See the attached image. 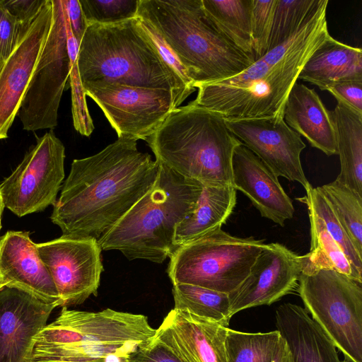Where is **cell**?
<instances>
[{
	"label": "cell",
	"instance_id": "7402d4cb",
	"mask_svg": "<svg viewBox=\"0 0 362 362\" xmlns=\"http://www.w3.org/2000/svg\"><path fill=\"white\" fill-rule=\"evenodd\" d=\"M284 119L287 125L327 156L337 154L332 111L313 88L296 82L286 102Z\"/></svg>",
	"mask_w": 362,
	"mask_h": 362
},
{
	"label": "cell",
	"instance_id": "ba28073f",
	"mask_svg": "<svg viewBox=\"0 0 362 362\" xmlns=\"http://www.w3.org/2000/svg\"><path fill=\"white\" fill-rule=\"evenodd\" d=\"M298 292L312 319L344 356L362 362V282L334 269L301 272Z\"/></svg>",
	"mask_w": 362,
	"mask_h": 362
},
{
	"label": "cell",
	"instance_id": "4316f807",
	"mask_svg": "<svg viewBox=\"0 0 362 362\" xmlns=\"http://www.w3.org/2000/svg\"><path fill=\"white\" fill-rule=\"evenodd\" d=\"M202 3L217 29L254 59L251 37L252 0H202Z\"/></svg>",
	"mask_w": 362,
	"mask_h": 362
},
{
	"label": "cell",
	"instance_id": "e575fe53",
	"mask_svg": "<svg viewBox=\"0 0 362 362\" xmlns=\"http://www.w3.org/2000/svg\"><path fill=\"white\" fill-rule=\"evenodd\" d=\"M130 362H189L159 328L130 355Z\"/></svg>",
	"mask_w": 362,
	"mask_h": 362
},
{
	"label": "cell",
	"instance_id": "4dcf8cb0",
	"mask_svg": "<svg viewBox=\"0 0 362 362\" xmlns=\"http://www.w3.org/2000/svg\"><path fill=\"white\" fill-rule=\"evenodd\" d=\"M321 1L322 0H276L269 50L290 38Z\"/></svg>",
	"mask_w": 362,
	"mask_h": 362
},
{
	"label": "cell",
	"instance_id": "7bdbcfd3",
	"mask_svg": "<svg viewBox=\"0 0 362 362\" xmlns=\"http://www.w3.org/2000/svg\"><path fill=\"white\" fill-rule=\"evenodd\" d=\"M5 286H6V284L4 282V281L2 279H0V290Z\"/></svg>",
	"mask_w": 362,
	"mask_h": 362
},
{
	"label": "cell",
	"instance_id": "30bf717a",
	"mask_svg": "<svg viewBox=\"0 0 362 362\" xmlns=\"http://www.w3.org/2000/svg\"><path fill=\"white\" fill-rule=\"evenodd\" d=\"M156 331L143 315L109 308L88 312L62 307L55 320L33 337L30 356L52 349L88 344H145Z\"/></svg>",
	"mask_w": 362,
	"mask_h": 362
},
{
	"label": "cell",
	"instance_id": "44dd1931",
	"mask_svg": "<svg viewBox=\"0 0 362 362\" xmlns=\"http://www.w3.org/2000/svg\"><path fill=\"white\" fill-rule=\"evenodd\" d=\"M275 319L292 362H341L332 341L305 308L284 303L276 309Z\"/></svg>",
	"mask_w": 362,
	"mask_h": 362
},
{
	"label": "cell",
	"instance_id": "7c38bea8",
	"mask_svg": "<svg viewBox=\"0 0 362 362\" xmlns=\"http://www.w3.org/2000/svg\"><path fill=\"white\" fill-rule=\"evenodd\" d=\"M83 88L102 110L118 138L136 141H146L185 100L161 88L119 83L90 84Z\"/></svg>",
	"mask_w": 362,
	"mask_h": 362
},
{
	"label": "cell",
	"instance_id": "5bb4252c",
	"mask_svg": "<svg viewBox=\"0 0 362 362\" xmlns=\"http://www.w3.org/2000/svg\"><path fill=\"white\" fill-rule=\"evenodd\" d=\"M225 120L231 133L278 177L300 183L305 191L313 187L300 161V153L306 145L287 125L284 115Z\"/></svg>",
	"mask_w": 362,
	"mask_h": 362
},
{
	"label": "cell",
	"instance_id": "836d02e7",
	"mask_svg": "<svg viewBox=\"0 0 362 362\" xmlns=\"http://www.w3.org/2000/svg\"><path fill=\"white\" fill-rule=\"evenodd\" d=\"M276 0H252L251 37L255 61L269 50Z\"/></svg>",
	"mask_w": 362,
	"mask_h": 362
},
{
	"label": "cell",
	"instance_id": "3957f363",
	"mask_svg": "<svg viewBox=\"0 0 362 362\" xmlns=\"http://www.w3.org/2000/svg\"><path fill=\"white\" fill-rule=\"evenodd\" d=\"M76 64L83 87L119 83L161 88L185 100L194 91L165 62L137 16L114 24L88 25Z\"/></svg>",
	"mask_w": 362,
	"mask_h": 362
},
{
	"label": "cell",
	"instance_id": "5b68a950",
	"mask_svg": "<svg viewBox=\"0 0 362 362\" xmlns=\"http://www.w3.org/2000/svg\"><path fill=\"white\" fill-rule=\"evenodd\" d=\"M156 160L203 186H233V157L243 144L225 118L192 105L177 107L146 141Z\"/></svg>",
	"mask_w": 362,
	"mask_h": 362
},
{
	"label": "cell",
	"instance_id": "ffe728a7",
	"mask_svg": "<svg viewBox=\"0 0 362 362\" xmlns=\"http://www.w3.org/2000/svg\"><path fill=\"white\" fill-rule=\"evenodd\" d=\"M158 328L189 362H227V327L173 308Z\"/></svg>",
	"mask_w": 362,
	"mask_h": 362
},
{
	"label": "cell",
	"instance_id": "603a6c76",
	"mask_svg": "<svg viewBox=\"0 0 362 362\" xmlns=\"http://www.w3.org/2000/svg\"><path fill=\"white\" fill-rule=\"evenodd\" d=\"M362 78V50L330 36L315 49L303 66L298 79L322 90L341 81Z\"/></svg>",
	"mask_w": 362,
	"mask_h": 362
},
{
	"label": "cell",
	"instance_id": "ab89813d",
	"mask_svg": "<svg viewBox=\"0 0 362 362\" xmlns=\"http://www.w3.org/2000/svg\"><path fill=\"white\" fill-rule=\"evenodd\" d=\"M71 32L80 45L88 27L78 0H62Z\"/></svg>",
	"mask_w": 362,
	"mask_h": 362
},
{
	"label": "cell",
	"instance_id": "60d3db41",
	"mask_svg": "<svg viewBox=\"0 0 362 362\" xmlns=\"http://www.w3.org/2000/svg\"><path fill=\"white\" fill-rule=\"evenodd\" d=\"M271 362H292L289 349L281 336Z\"/></svg>",
	"mask_w": 362,
	"mask_h": 362
},
{
	"label": "cell",
	"instance_id": "b9f144b4",
	"mask_svg": "<svg viewBox=\"0 0 362 362\" xmlns=\"http://www.w3.org/2000/svg\"><path fill=\"white\" fill-rule=\"evenodd\" d=\"M5 208V204L4 202V199L1 194V192L0 191V230L1 228V216L4 211V209Z\"/></svg>",
	"mask_w": 362,
	"mask_h": 362
},
{
	"label": "cell",
	"instance_id": "cb8c5ba5",
	"mask_svg": "<svg viewBox=\"0 0 362 362\" xmlns=\"http://www.w3.org/2000/svg\"><path fill=\"white\" fill-rule=\"evenodd\" d=\"M236 204L233 186H203L194 209L176 226L174 244L178 247L221 228Z\"/></svg>",
	"mask_w": 362,
	"mask_h": 362
},
{
	"label": "cell",
	"instance_id": "d4e9b609",
	"mask_svg": "<svg viewBox=\"0 0 362 362\" xmlns=\"http://www.w3.org/2000/svg\"><path fill=\"white\" fill-rule=\"evenodd\" d=\"M337 100L332 115L341 170L335 180L362 196V112Z\"/></svg>",
	"mask_w": 362,
	"mask_h": 362
},
{
	"label": "cell",
	"instance_id": "83f0119b",
	"mask_svg": "<svg viewBox=\"0 0 362 362\" xmlns=\"http://www.w3.org/2000/svg\"><path fill=\"white\" fill-rule=\"evenodd\" d=\"M172 293L174 309L228 327L232 317L228 293L187 284H173Z\"/></svg>",
	"mask_w": 362,
	"mask_h": 362
},
{
	"label": "cell",
	"instance_id": "4fadbf2b",
	"mask_svg": "<svg viewBox=\"0 0 362 362\" xmlns=\"http://www.w3.org/2000/svg\"><path fill=\"white\" fill-rule=\"evenodd\" d=\"M36 247L52 276L61 307L81 304L90 296H97L104 269L96 239L62 235L36 243Z\"/></svg>",
	"mask_w": 362,
	"mask_h": 362
},
{
	"label": "cell",
	"instance_id": "277c9868",
	"mask_svg": "<svg viewBox=\"0 0 362 362\" xmlns=\"http://www.w3.org/2000/svg\"><path fill=\"white\" fill-rule=\"evenodd\" d=\"M136 16L168 47L194 88L234 76L255 62L217 29L202 0H140Z\"/></svg>",
	"mask_w": 362,
	"mask_h": 362
},
{
	"label": "cell",
	"instance_id": "f1b7e54d",
	"mask_svg": "<svg viewBox=\"0 0 362 362\" xmlns=\"http://www.w3.org/2000/svg\"><path fill=\"white\" fill-rule=\"evenodd\" d=\"M317 188L362 256V196L337 180Z\"/></svg>",
	"mask_w": 362,
	"mask_h": 362
},
{
	"label": "cell",
	"instance_id": "9c48e42d",
	"mask_svg": "<svg viewBox=\"0 0 362 362\" xmlns=\"http://www.w3.org/2000/svg\"><path fill=\"white\" fill-rule=\"evenodd\" d=\"M52 25L17 114L27 131L52 129L71 67L62 0H52Z\"/></svg>",
	"mask_w": 362,
	"mask_h": 362
},
{
	"label": "cell",
	"instance_id": "8fae6325",
	"mask_svg": "<svg viewBox=\"0 0 362 362\" xmlns=\"http://www.w3.org/2000/svg\"><path fill=\"white\" fill-rule=\"evenodd\" d=\"M65 147L52 132L37 138L0 184L5 207L22 217L55 204L64 178Z\"/></svg>",
	"mask_w": 362,
	"mask_h": 362
},
{
	"label": "cell",
	"instance_id": "f35d334b",
	"mask_svg": "<svg viewBox=\"0 0 362 362\" xmlns=\"http://www.w3.org/2000/svg\"><path fill=\"white\" fill-rule=\"evenodd\" d=\"M48 0H0V4L21 24L30 27Z\"/></svg>",
	"mask_w": 362,
	"mask_h": 362
},
{
	"label": "cell",
	"instance_id": "9a60e30c",
	"mask_svg": "<svg viewBox=\"0 0 362 362\" xmlns=\"http://www.w3.org/2000/svg\"><path fill=\"white\" fill-rule=\"evenodd\" d=\"M302 266V256L282 244H265L247 277L228 293L232 316L247 308L271 305L292 293L298 286Z\"/></svg>",
	"mask_w": 362,
	"mask_h": 362
},
{
	"label": "cell",
	"instance_id": "8d00e7d4",
	"mask_svg": "<svg viewBox=\"0 0 362 362\" xmlns=\"http://www.w3.org/2000/svg\"><path fill=\"white\" fill-rule=\"evenodd\" d=\"M69 82L71 88L74 127L81 134L89 136L94 127L87 109L86 94L80 81L76 62L71 64Z\"/></svg>",
	"mask_w": 362,
	"mask_h": 362
},
{
	"label": "cell",
	"instance_id": "ee69618b",
	"mask_svg": "<svg viewBox=\"0 0 362 362\" xmlns=\"http://www.w3.org/2000/svg\"><path fill=\"white\" fill-rule=\"evenodd\" d=\"M0 279H1V276H0Z\"/></svg>",
	"mask_w": 362,
	"mask_h": 362
},
{
	"label": "cell",
	"instance_id": "d6986e66",
	"mask_svg": "<svg viewBox=\"0 0 362 362\" xmlns=\"http://www.w3.org/2000/svg\"><path fill=\"white\" fill-rule=\"evenodd\" d=\"M233 187L249 198L262 217L282 227L293 217L292 200L278 176L243 144L233 153Z\"/></svg>",
	"mask_w": 362,
	"mask_h": 362
},
{
	"label": "cell",
	"instance_id": "7a4b0ae2",
	"mask_svg": "<svg viewBox=\"0 0 362 362\" xmlns=\"http://www.w3.org/2000/svg\"><path fill=\"white\" fill-rule=\"evenodd\" d=\"M328 0H322L298 30L238 74L198 86L192 105L224 118L284 115L288 94L315 49L329 35Z\"/></svg>",
	"mask_w": 362,
	"mask_h": 362
},
{
	"label": "cell",
	"instance_id": "ac0fdd59",
	"mask_svg": "<svg viewBox=\"0 0 362 362\" xmlns=\"http://www.w3.org/2000/svg\"><path fill=\"white\" fill-rule=\"evenodd\" d=\"M0 276L8 287L60 306L52 276L28 232L8 230L0 238Z\"/></svg>",
	"mask_w": 362,
	"mask_h": 362
},
{
	"label": "cell",
	"instance_id": "52a82bcc",
	"mask_svg": "<svg viewBox=\"0 0 362 362\" xmlns=\"http://www.w3.org/2000/svg\"><path fill=\"white\" fill-rule=\"evenodd\" d=\"M264 245V240L235 237L218 228L178 247L169 257L168 274L173 285L230 293L247 277Z\"/></svg>",
	"mask_w": 362,
	"mask_h": 362
},
{
	"label": "cell",
	"instance_id": "6da1fadb",
	"mask_svg": "<svg viewBox=\"0 0 362 362\" xmlns=\"http://www.w3.org/2000/svg\"><path fill=\"white\" fill-rule=\"evenodd\" d=\"M119 137L99 153L74 159L50 216L62 236L105 235L154 185L159 163Z\"/></svg>",
	"mask_w": 362,
	"mask_h": 362
},
{
	"label": "cell",
	"instance_id": "e0dca14e",
	"mask_svg": "<svg viewBox=\"0 0 362 362\" xmlns=\"http://www.w3.org/2000/svg\"><path fill=\"white\" fill-rule=\"evenodd\" d=\"M57 303H47L16 288L0 290V362H29L33 337Z\"/></svg>",
	"mask_w": 362,
	"mask_h": 362
},
{
	"label": "cell",
	"instance_id": "8992f818",
	"mask_svg": "<svg viewBox=\"0 0 362 362\" xmlns=\"http://www.w3.org/2000/svg\"><path fill=\"white\" fill-rule=\"evenodd\" d=\"M158 163L153 187L98 240L102 250L160 264L177 249L176 226L195 207L203 185Z\"/></svg>",
	"mask_w": 362,
	"mask_h": 362
},
{
	"label": "cell",
	"instance_id": "d590c367",
	"mask_svg": "<svg viewBox=\"0 0 362 362\" xmlns=\"http://www.w3.org/2000/svg\"><path fill=\"white\" fill-rule=\"evenodd\" d=\"M29 28L21 24L0 4V71Z\"/></svg>",
	"mask_w": 362,
	"mask_h": 362
},
{
	"label": "cell",
	"instance_id": "f546056e",
	"mask_svg": "<svg viewBox=\"0 0 362 362\" xmlns=\"http://www.w3.org/2000/svg\"><path fill=\"white\" fill-rule=\"evenodd\" d=\"M280 338L278 330L248 333L228 328L227 362H271Z\"/></svg>",
	"mask_w": 362,
	"mask_h": 362
},
{
	"label": "cell",
	"instance_id": "2e32d148",
	"mask_svg": "<svg viewBox=\"0 0 362 362\" xmlns=\"http://www.w3.org/2000/svg\"><path fill=\"white\" fill-rule=\"evenodd\" d=\"M52 22V4L48 0L0 71V140L8 137Z\"/></svg>",
	"mask_w": 362,
	"mask_h": 362
},
{
	"label": "cell",
	"instance_id": "1f68e13d",
	"mask_svg": "<svg viewBox=\"0 0 362 362\" xmlns=\"http://www.w3.org/2000/svg\"><path fill=\"white\" fill-rule=\"evenodd\" d=\"M323 221L326 229L340 247L350 262L362 272V256L358 254L350 238L338 221L329 204L318 188L310 187L306 196L300 199Z\"/></svg>",
	"mask_w": 362,
	"mask_h": 362
},
{
	"label": "cell",
	"instance_id": "d6a6232c",
	"mask_svg": "<svg viewBox=\"0 0 362 362\" xmlns=\"http://www.w3.org/2000/svg\"><path fill=\"white\" fill-rule=\"evenodd\" d=\"M85 20L90 24H114L134 18L140 0H78Z\"/></svg>",
	"mask_w": 362,
	"mask_h": 362
},
{
	"label": "cell",
	"instance_id": "f6af8a7d",
	"mask_svg": "<svg viewBox=\"0 0 362 362\" xmlns=\"http://www.w3.org/2000/svg\"><path fill=\"white\" fill-rule=\"evenodd\" d=\"M343 362H344V361H343Z\"/></svg>",
	"mask_w": 362,
	"mask_h": 362
},
{
	"label": "cell",
	"instance_id": "484cf974",
	"mask_svg": "<svg viewBox=\"0 0 362 362\" xmlns=\"http://www.w3.org/2000/svg\"><path fill=\"white\" fill-rule=\"evenodd\" d=\"M308 209L310 249L308 254L302 256L301 272L311 273L323 269H334L362 282V272L350 262L320 218L313 209L309 207Z\"/></svg>",
	"mask_w": 362,
	"mask_h": 362
},
{
	"label": "cell",
	"instance_id": "74e56055",
	"mask_svg": "<svg viewBox=\"0 0 362 362\" xmlns=\"http://www.w3.org/2000/svg\"><path fill=\"white\" fill-rule=\"evenodd\" d=\"M327 90L336 100H341L362 112V78L339 81L328 87Z\"/></svg>",
	"mask_w": 362,
	"mask_h": 362
}]
</instances>
